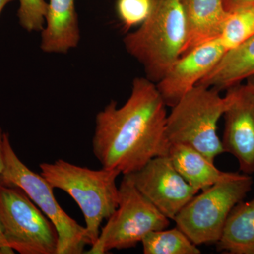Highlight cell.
I'll list each match as a JSON object with an SVG mask.
<instances>
[{
  "mask_svg": "<svg viewBox=\"0 0 254 254\" xmlns=\"http://www.w3.org/2000/svg\"><path fill=\"white\" fill-rule=\"evenodd\" d=\"M166 107L156 84L138 77L123 106L113 100L97 114L92 145L102 168L129 175L151 159L168 155Z\"/></svg>",
  "mask_w": 254,
  "mask_h": 254,
  "instance_id": "1",
  "label": "cell"
},
{
  "mask_svg": "<svg viewBox=\"0 0 254 254\" xmlns=\"http://www.w3.org/2000/svg\"><path fill=\"white\" fill-rule=\"evenodd\" d=\"M187 35L183 0H151L148 17L124 43L143 66L145 77L157 83L181 56Z\"/></svg>",
  "mask_w": 254,
  "mask_h": 254,
  "instance_id": "2",
  "label": "cell"
},
{
  "mask_svg": "<svg viewBox=\"0 0 254 254\" xmlns=\"http://www.w3.org/2000/svg\"><path fill=\"white\" fill-rule=\"evenodd\" d=\"M41 175L53 189L67 193L81 209L91 246L99 237L100 226L118 207L120 190L116 185L120 175L116 170H91L63 159L40 164Z\"/></svg>",
  "mask_w": 254,
  "mask_h": 254,
  "instance_id": "3",
  "label": "cell"
},
{
  "mask_svg": "<svg viewBox=\"0 0 254 254\" xmlns=\"http://www.w3.org/2000/svg\"><path fill=\"white\" fill-rule=\"evenodd\" d=\"M230 100L228 90L222 97L214 88L200 85L192 88L172 108L167 118L166 136L170 144L188 145L214 163L216 157L225 153L217 128Z\"/></svg>",
  "mask_w": 254,
  "mask_h": 254,
  "instance_id": "4",
  "label": "cell"
},
{
  "mask_svg": "<svg viewBox=\"0 0 254 254\" xmlns=\"http://www.w3.org/2000/svg\"><path fill=\"white\" fill-rule=\"evenodd\" d=\"M4 158L0 183L22 190L53 222L59 238L57 254L84 253L86 245L91 246L86 227L79 225L60 206L49 182L41 174L32 171L18 158L8 133L4 134Z\"/></svg>",
  "mask_w": 254,
  "mask_h": 254,
  "instance_id": "5",
  "label": "cell"
},
{
  "mask_svg": "<svg viewBox=\"0 0 254 254\" xmlns=\"http://www.w3.org/2000/svg\"><path fill=\"white\" fill-rule=\"evenodd\" d=\"M253 184L245 174L218 182L194 195L173 220L195 245L216 244L230 212L245 199Z\"/></svg>",
  "mask_w": 254,
  "mask_h": 254,
  "instance_id": "6",
  "label": "cell"
},
{
  "mask_svg": "<svg viewBox=\"0 0 254 254\" xmlns=\"http://www.w3.org/2000/svg\"><path fill=\"white\" fill-rule=\"evenodd\" d=\"M118 207L100 230L96 242L85 254H104L136 247L150 232L167 229L170 219L142 194L124 175L119 187Z\"/></svg>",
  "mask_w": 254,
  "mask_h": 254,
  "instance_id": "7",
  "label": "cell"
},
{
  "mask_svg": "<svg viewBox=\"0 0 254 254\" xmlns=\"http://www.w3.org/2000/svg\"><path fill=\"white\" fill-rule=\"evenodd\" d=\"M0 219L10 248L20 254H57L53 222L17 187L0 183Z\"/></svg>",
  "mask_w": 254,
  "mask_h": 254,
  "instance_id": "8",
  "label": "cell"
},
{
  "mask_svg": "<svg viewBox=\"0 0 254 254\" xmlns=\"http://www.w3.org/2000/svg\"><path fill=\"white\" fill-rule=\"evenodd\" d=\"M126 176L170 220H174L199 193L177 171L168 155L155 157L139 170Z\"/></svg>",
  "mask_w": 254,
  "mask_h": 254,
  "instance_id": "9",
  "label": "cell"
},
{
  "mask_svg": "<svg viewBox=\"0 0 254 254\" xmlns=\"http://www.w3.org/2000/svg\"><path fill=\"white\" fill-rule=\"evenodd\" d=\"M231 100L223 114L224 151L237 159L245 175L254 174V94L247 85L229 88Z\"/></svg>",
  "mask_w": 254,
  "mask_h": 254,
  "instance_id": "10",
  "label": "cell"
},
{
  "mask_svg": "<svg viewBox=\"0 0 254 254\" xmlns=\"http://www.w3.org/2000/svg\"><path fill=\"white\" fill-rule=\"evenodd\" d=\"M226 52L220 40L217 39L180 57L163 77L155 83L167 106L173 108L197 86Z\"/></svg>",
  "mask_w": 254,
  "mask_h": 254,
  "instance_id": "11",
  "label": "cell"
},
{
  "mask_svg": "<svg viewBox=\"0 0 254 254\" xmlns=\"http://www.w3.org/2000/svg\"><path fill=\"white\" fill-rule=\"evenodd\" d=\"M80 29L75 0H49L41 48L47 53H66L77 47Z\"/></svg>",
  "mask_w": 254,
  "mask_h": 254,
  "instance_id": "12",
  "label": "cell"
},
{
  "mask_svg": "<svg viewBox=\"0 0 254 254\" xmlns=\"http://www.w3.org/2000/svg\"><path fill=\"white\" fill-rule=\"evenodd\" d=\"M183 3L187 35L182 55L219 39L229 14L223 0H183Z\"/></svg>",
  "mask_w": 254,
  "mask_h": 254,
  "instance_id": "13",
  "label": "cell"
},
{
  "mask_svg": "<svg viewBox=\"0 0 254 254\" xmlns=\"http://www.w3.org/2000/svg\"><path fill=\"white\" fill-rule=\"evenodd\" d=\"M168 157L177 171L190 186L199 191L240 175L221 171L198 150L186 145L172 143Z\"/></svg>",
  "mask_w": 254,
  "mask_h": 254,
  "instance_id": "14",
  "label": "cell"
},
{
  "mask_svg": "<svg viewBox=\"0 0 254 254\" xmlns=\"http://www.w3.org/2000/svg\"><path fill=\"white\" fill-rule=\"evenodd\" d=\"M254 75V36L230 50L197 85L218 91L240 84Z\"/></svg>",
  "mask_w": 254,
  "mask_h": 254,
  "instance_id": "15",
  "label": "cell"
},
{
  "mask_svg": "<svg viewBox=\"0 0 254 254\" xmlns=\"http://www.w3.org/2000/svg\"><path fill=\"white\" fill-rule=\"evenodd\" d=\"M215 245L222 253L254 254V198L232 209Z\"/></svg>",
  "mask_w": 254,
  "mask_h": 254,
  "instance_id": "16",
  "label": "cell"
},
{
  "mask_svg": "<svg viewBox=\"0 0 254 254\" xmlns=\"http://www.w3.org/2000/svg\"><path fill=\"white\" fill-rule=\"evenodd\" d=\"M145 254H200L197 245L178 227L156 230L147 234L141 241Z\"/></svg>",
  "mask_w": 254,
  "mask_h": 254,
  "instance_id": "17",
  "label": "cell"
},
{
  "mask_svg": "<svg viewBox=\"0 0 254 254\" xmlns=\"http://www.w3.org/2000/svg\"><path fill=\"white\" fill-rule=\"evenodd\" d=\"M254 36V5L229 12L219 40L227 51Z\"/></svg>",
  "mask_w": 254,
  "mask_h": 254,
  "instance_id": "18",
  "label": "cell"
},
{
  "mask_svg": "<svg viewBox=\"0 0 254 254\" xmlns=\"http://www.w3.org/2000/svg\"><path fill=\"white\" fill-rule=\"evenodd\" d=\"M19 24L28 32L41 31L44 27L48 2L45 0H18Z\"/></svg>",
  "mask_w": 254,
  "mask_h": 254,
  "instance_id": "19",
  "label": "cell"
},
{
  "mask_svg": "<svg viewBox=\"0 0 254 254\" xmlns=\"http://www.w3.org/2000/svg\"><path fill=\"white\" fill-rule=\"evenodd\" d=\"M151 0H118L117 11L125 31L141 25L148 17Z\"/></svg>",
  "mask_w": 254,
  "mask_h": 254,
  "instance_id": "20",
  "label": "cell"
},
{
  "mask_svg": "<svg viewBox=\"0 0 254 254\" xmlns=\"http://www.w3.org/2000/svg\"><path fill=\"white\" fill-rule=\"evenodd\" d=\"M223 3L227 12H232L246 6H254V0H223Z\"/></svg>",
  "mask_w": 254,
  "mask_h": 254,
  "instance_id": "21",
  "label": "cell"
},
{
  "mask_svg": "<svg viewBox=\"0 0 254 254\" xmlns=\"http://www.w3.org/2000/svg\"><path fill=\"white\" fill-rule=\"evenodd\" d=\"M0 253L4 254H14V251L10 248L6 239H5L1 219H0Z\"/></svg>",
  "mask_w": 254,
  "mask_h": 254,
  "instance_id": "22",
  "label": "cell"
},
{
  "mask_svg": "<svg viewBox=\"0 0 254 254\" xmlns=\"http://www.w3.org/2000/svg\"><path fill=\"white\" fill-rule=\"evenodd\" d=\"M5 132L0 126V175L4 170V142Z\"/></svg>",
  "mask_w": 254,
  "mask_h": 254,
  "instance_id": "23",
  "label": "cell"
},
{
  "mask_svg": "<svg viewBox=\"0 0 254 254\" xmlns=\"http://www.w3.org/2000/svg\"><path fill=\"white\" fill-rule=\"evenodd\" d=\"M246 85L254 94V75L246 80Z\"/></svg>",
  "mask_w": 254,
  "mask_h": 254,
  "instance_id": "24",
  "label": "cell"
},
{
  "mask_svg": "<svg viewBox=\"0 0 254 254\" xmlns=\"http://www.w3.org/2000/svg\"><path fill=\"white\" fill-rule=\"evenodd\" d=\"M13 1H14V0H0V15L2 12L5 6L9 3L12 2Z\"/></svg>",
  "mask_w": 254,
  "mask_h": 254,
  "instance_id": "25",
  "label": "cell"
},
{
  "mask_svg": "<svg viewBox=\"0 0 254 254\" xmlns=\"http://www.w3.org/2000/svg\"><path fill=\"white\" fill-rule=\"evenodd\" d=\"M0 254H1V253H0Z\"/></svg>",
  "mask_w": 254,
  "mask_h": 254,
  "instance_id": "26",
  "label": "cell"
}]
</instances>
